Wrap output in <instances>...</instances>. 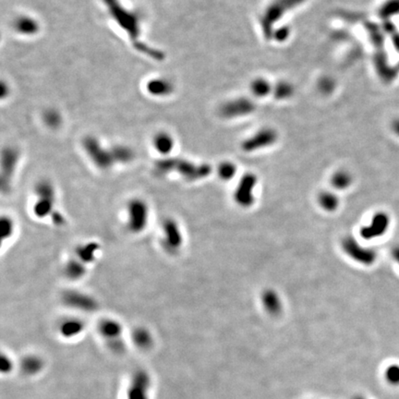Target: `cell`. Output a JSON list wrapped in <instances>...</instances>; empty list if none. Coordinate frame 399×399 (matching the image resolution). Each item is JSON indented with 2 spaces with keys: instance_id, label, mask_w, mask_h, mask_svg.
Returning <instances> with one entry per match:
<instances>
[{
  "instance_id": "6",
  "label": "cell",
  "mask_w": 399,
  "mask_h": 399,
  "mask_svg": "<svg viewBox=\"0 0 399 399\" xmlns=\"http://www.w3.org/2000/svg\"><path fill=\"white\" fill-rule=\"evenodd\" d=\"M97 333L106 346L115 353H123L126 349L124 327L113 317H104L97 325Z\"/></svg>"
},
{
  "instance_id": "37",
  "label": "cell",
  "mask_w": 399,
  "mask_h": 399,
  "mask_svg": "<svg viewBox=\"0 0 399 399\" xmlns=\"http://www.w3.org/2000/svg\"><path fill=\"white\" fill-rule=\"evenodd\" d=\"M288 33H289L288 29L283 28V29L278 30L277 32H275V36H276L275 38H277L279 41H283L284 39H285L286 37L288 36Z\"/></svg>"
},
{
  "instance_id": "28",
  "label": "cell",
  "mask_w": 399,
  "mask_h": 399,
  "mask_svg": "<svg viewBox=\"0 0 399 399\" xmlns=\"http://www.w3.org/2000/svg\"><path fill=\"white\" fill-rule=\"evenodd\" d=\"M318 203L326 212H335L338 208L340 201L337 195L331 191H323L318 196Z\"/></svg>"
},
{
  "instance_id": "20",
  "label": "cell",
  "mask_w": 399,
  "mask_h": 399,
  "mask_svg": "<svg viewBox=\"0 0 399 399\" xmlns=\"http://www.w3.org/2000/svg\"><path fill=\"white\" fill-rule=\"evenodd\" d=\"M262 305L265 311L270 315H279L283 309L282 300L278 293L273 289H265L261 297Z\"/></svg>"
},
{
  "instance_id": "19",
  "label": "cell",
  "mask_w": 399,
  "mask_h": 399,
  "mask_svg": "<svg viewBox=\"0 0 399 399\" xmlns=\"http://www.w3.org/2000/svg\"><path fill=\"white\" fill-rule=\"evenodd\" d=\"M152 147L161 158L169 157L175 148V140L168 132H157L152 141Z\"/></svg>"
},
{
  "instance_id": "5",
  "label": "cell",
  "mask_w": 399,
  "mask_h": 399,
  "mask_svg": "<svg viewBox=\"0 0 399 399\" xmlns=\"http://www.w3.org/2000/svg\"><path fill=\"white\" fill-rule=\"evenodd\" d=\"M185 243L183 229L179 221L174 217H166L160 226L159 245L168 256H176L182 250Z\"/></svg>"
},
{
  "instance_id": "29",
  "label": "cell",
  "mask_w": 399,
  "mask_h": 399,
  "mask_svg": "<svg viewBox=\"0 0 399 399\" xmlns=\"http://www.w3.org/2000/svg\"><path fill=\"white\" fill-rule=\"evenodd\" d=\"M352 183V176L347 171H337L332 176V186L336 189H347Z\"/></svg>"
},
{
  "instance_id": "13",
  "label": "cell",
  "mask_w": 399,
  "mask_h": 399,
  "mask_svg": "<svg viewBox=\"0 0 399 399\" xmlns=\"http://www.w3.org/2000/svg\"><path fill=\"white\" fill-rule=\"evenodd\" d=\"M390 226V217L383 212H378L373 215L371 222L360 230L361 236L366 241H372L384 235Z\"/></svg>"
},
{
  "instance_id": "23",
  "label": "cell",
  "mask_w": 399,
  "mask_h": 399,
  "mask_svg": "<svg viewBox=\"0 0 399 399\" xmlns=\"http://www.w3.org/2000/svg\"><path fill=\"white\" fill-rule=\"evenodd\" d=\"M14 29L21 35L31 36L36 34L39 31V23L32 17L23 15L17 18L14 21Z\"/></svg>"
},
{
  "instance_id": "22",
  "label": "cell",
  "mask_w": 399,
  "mask_h": 399,
  "mask_svg": "<svg viewBox=\"0 0 399 399\" xmlns=\"http://www.w3.org/2000/svg\"><path fill=\"white\" fill-rule=\"evenodd\" d=\"M147 92L153 96H168L174 91L173 84L165 78H155L148 82L146 85Z\"/></svg>"
},
{
  "instance_id": "39",
  "label": "cell",
  "mask_w": 399,
  "mask_h": 399,
  "mask_svg": "<svg viewBox=\"0 0 399 399\" xmlns=\"http://www.w3.org/2000/svg\"><path fill=\"white\" fill-rule=\"evenodd\" d=\"M352 399H367L365 398L364 396H362V395H357V396H355V397H353Z\"/></svg>"
},
{
  "instance_id": "38",
  "label": "cell",
  "mask_w": 399,
  "mask_h": 399,
  "mask_svg": "<svg viewBox=\"0 0 399 399\" xmlns=\"http://www.w3.org/2000/svg\"><path fill=\"white\" fill-rule=\"evenodd\" d=\"M392 256H393L394 261H395L399 265V246L393 249V251H392Z\"/></svg>"
},
{
  "instance_id": "12",
  "label": "cell",
  "mask_w": 399,
  "mask_h": 399,
  "mask_svg": "<svg viewBox=\"0 0 399 399\" xmlns=\"http://www.w3.org/2000/svg\"><path fill=\"white\" fill-rule=\"evenodd\" d=\"M257 177L252 173L245 174L237 184L234 191V201L242 208H249L254 204V189L257 184Z\"/></svg>"
},
{
  "instance_id": "7",
  "label": "cell",
  "mask_w": 399,
  "mask_h": 399,
  "mask_svg": "<svg viewBox=\"0 0 399 399\" xmlns=\"http://www.w3.org/2000/svg\"><path fill=\"white\" fill-rule=\"evenodd\" d=\"M83 147L90 161L100 170H110L116 166L111 147H105L95 137H86L83 142Z\"/></svg>"
},
{
  "instance_id": "26",
  "label": "cell",
  "mask_w": 399,
  "mask_h": 399,
  "mask_svg": "<svg viewBox=\"0 0 399 399\" xmlns=\"http://www.w3.org/2000/svg\"><path fill=\"white\" fill-rule=\"evenodd\" d=\"M116 165H126L131 163L134 158V152L132 148L126 145L117 144L111 147Z\"/></svg>"
},
{
  "instance_id": "14",
  "label": "cell",
  "mask_w": 399,
  "mask_h": 399,
  "mask_svg": "<svg viewBox=\"0 0 399 399\" xmlns=\"http://www.w3.org/2000/svg\"><path fill=\"white\" fill-rule=\"evenodd\" d=\"M86 324L79 316H68L59 321L58 333L65 340H73L85 331Z\"/></svg>"
},
{
  "instance_id": "8",
  "label": "cell",
  "mask_w": 399,
  "mask_h": 399,
  "mask_svg": "<svg viewBox=\"0 0 399 399\" xmlns=\"http://www.w3.org/2000/svg\"><path fill=\"white\" fill-rule=\"evenodd\" d=\"M61 301L68 309L82 313L95 312L99 306L94 296L76 289H68L63 292Z\"/></svg>"
},
{
  "instance_id": "1",
  "label": "cell",
  "mask_w": 399,
  "mask_h": 399,
  "mask_svg": "<svg viewBox=\"0 0 399 399\" xmlns=\"http://www.w3.org/2000/svg\"><path fill=\"white\" fill-rule=\"evenodd\" d=\"M32 200V216L38 220H51L56 226L66 224V217L58 210V190L56 186L49 179H40L33 187Z\"/></svg>"
},
{
  "instance_id": "3",
  "label": "cell",
  "mask_w": 399,
  "mask_h": 399,
  "mask_svg": "<svg viewBox=\"0 0 399 399\" xmlns=\"http://www.w3.org/2000/svg\"><path fill=\"white\" fill-rule=\"evenodd\" d=\"M123 220L127 231L133 236H140L147 230L151 221V206L142 197H132L127 201Z\"/></svg>"
},
{
  "instance_id": "24",
  "label": "cell",
  "mask_w": 399,
  "mask_h": 399,
  "mask_svg": "<svg viewBox=\"0 0 399 399\" xmlns=\"http://www.w3.org/2000/svg\"><path fill=\"white\" fill-rule=\"evenodd\" d=\"M252 110V103L247 100H237L223 108V114L226 116L245 115Z\"/></svg>"
},
{
  "instance_id": "9",
  "label": "cell",
  "mask_w": 399,
  "mask_h": 399,
  "mask_svg": "<svg viewBox=\"0 0 399 399\" xmlns=\"http://www.w3.org/2000/svg\"><path fill=\"white\" fill-rule=\"evenodd\" d=\"M341 247L348 257L363 265H372L377 259V253L373 249L363 246L353 236L344 237L342 240Z\"/></svg>"
},
{
  "instance_id": "27",
  "label": "cell",
  "mask_w": 399,
  "mask_h": 399,
  "mask_svg": "<svg viewBox=\"0 0 399 399\" xmlns=\"http://www.w3.org/2000/svg\"><path fill=\"white\" fill-rule=\"evenodd\" d=\"M0 227H1L2 244H4L6 242H10L15 235L16 223L11 216L2 215Z\"/></svg>"
},
{
  "instance_id": "35",
  "label": "cell",
  "mask_w": 399,
  "mask_h": 399,
  "mask_svg": "<svg viewBox=\"0 0 399 399\" xmlns=\"http://www.w3.org/2000/svg\"><path fill=\"white\" fill-rule=\"evenodd\" d=\"M13 369V362L11 357L5 354L1 357V372L3 373H10Z\"/></svg>"
},
{
  "instance_id": "30",
  "label": "cell",
  "mask_w": 399,
  "mask_h": 399,
  "mask_svg": "<svg viewBox=\"0 0 399 399\" xmlns=\"http://www.w3.org/2000/svg\"><path fill=\"white\" fill-rule=\"evenodd\" d=\"M217 173L221 179L230 180L234 178L236 173V166L231 162H223L219 165Z\"/></svg>"
},
{
  "instance_id": "2",
  "label": "cell",
  "mask_w": 399,
  "mask_h": 399,
  "mask_svg": "<svg viewBox=\"0 0 399 399\" xmlns=\"http://www.w3.org/2000/svg\"><path fill=\"white\" fill-rule=\"evenodd\" d=\"M154 170L161 176L177 174L188 182H196L210 175L212 168L207 164H196L181 158H160L154 164Z\"/></svg>"
},
{
  "instance_id": "25",
  "label": "cell",
  "mask_w": 399,
  "mask_h": 399,
  "mask_svg": "<svg viewBox=\"0 0 399 399\" xmlns=\"http://www.w3.org/2000/svg\"><path fill=\"white\" fill-rule=\"evenodd\" d=\"M45 363L37 355H29L21 362V369L27 375H35L42 371Z\"/></svg>"
},
{
  "instance_id": "36",
  "label": "cell",
  "mask_w": 399,
  "mask_h": 399,
  "mask_svg": "<svg viewBox=\"0 0 399 399\" xmlns=\"http://www.w3.org/2000/svg\"><path fill=\"white\" fill-rule=\"evenodd\" d=\"M291 92H292V88L289 86V84H279L278 87L276 89V96H278L280 98L288 97V95H290Z\"/></svg>"
},
{
  "instance_id": "15",
  "label": "cell",
  "mask_w": 399,
  "mask_h": 399,
  "mask_svg": "<svg viewBox=\"0 0 399 399\" xmlns=\"http://www.w3.org/2000/svg\"><path fill=\"white\" fill-rule=\"evenodd\" d=\"M101 251L102 246L99 242L88 241L77 245L74 249L71 256L76 258L79 262L90 268L98 260Z\"/></svg>"
},
{
  "instance_id": "16",
  "label": "cell",
  "mask_w": 399,
  "mask_h": 399,
  "mask_svg": "<svg viewBox=\"0 0 399 399\" xmlns=\"http://www.w3.org/2000/svg\"><path fill=\"white\" fill-rule=\"evenodd\" d=\"M90 268L73 256H69L64 263L62 272L65 278L70 282H79L89 273Z\"/></svg>"
},
{
  "instance_id": "10",
  "label": "cell",
  "mask_w": 399,
  "mask_h": 399,
  "mask_svg": "<svg viewBox=\"0 0 399 399\" xmlns=\"http://www.w3.org/2000/svg\"><path fill=\"white\" fill-rule=\"evenodd\" d=\"M20 153L15 148L8 147L1 155V189L3 192L10 191L14 175L19 163Z\"/></svg>"
},
{
  "instance_id": "17",
  "label": "cell",
  "mask_w": 399,
  "mask_h": 399,
  "mask_svg": "<svg viewBox=\"0 0 399 399\" xmlns=\"http://www.w3.org/2000/svg\"><path fill=\"white\" fill-rule=\"evenodd\" d=\"M301 1L302 0H278L276 3L271 6L267 12L265 13V16L263 20L264 32L268 33L271 31V24L273 23V21L278 20L287 9L299 4Z\"/></svg>"
},
{
  "instance_id": "18",
  "label": "cell",
  "mask_w": 399,
  "mask_h": 399,
  "mask_svg": "<svg viewBox=\"0 0 399 399\" xmlns=\"http://www.w3.org/2000/svg\"><path fill=\"white\" fill-rule=\"evenodd\" d=\"M276 140V134L275 132L270 130H265L263 132H260L256 135L250 138L246 142H243L242 149L246 152H253L263 147H266Z\"/></svg>"
},
{
  "instance_id": "4",
  "label": "cell",
  "mask_w": 399,
  "mask_h": 399,
  "mask_svg": "<svg viewBox=\"0 0 399 399\" xmlns=\"http://www.w3.org/2000/svg\"><path fill=\"white\" fill-rule=\"evenodd\" d=\"M112 20L132 40H136L141 33V17L121 4L119 0H103Z\"/></svg>"
},
{
  "instance_id": "33",
  "label": "cell",
  "mask_w": 399,
  "mask_h": 399,
  "mask_svg": "<svg viewBox=\"0 0 399 399\" xmlns=\"http://www.w3.org/2000/svg\"><path fill=\"white\" fill-rule=\"evenodd\" d=\"M385 376H386V379L388 380L389 383H393V384L398 383L399 367L395 366V365L390 366V367L387 369L386 373H385Z\"/></svg>"
},
{
  "instance_id": "34",
  "label": "cell",
  "mask_w": 399,
  "mask_h": 399,
  "mask_svg": "<svg viewBox=\"0 0 399 399\" xmlns=\"http://www.w3.org/2000/svg\"><path fill=\"white\" fill-rule=\"evenodd\" d=\"M136 48L139 51H141V52L142 53H145L147 56L149 55L150 57H152V58H163L162 53L159 52L157 50H154V49H151V48H148L147 46H145L144 44H142V43H141V44H137Z\"/></svg>"
},
{
  "instance_id": "21",
  "label": "cell",
  "mask_w": 399,
  "mask_h": 399,
  "mask_svg": "<svg viewBox=\"0 0 399 399\" xmlns=\"http://www.w3.org/2000/svg\"><path fill=\"white\" fill-rule=\"evenodd\" d=\"M132 341L138 348L142 350H147L153 346L154 338L152 332L145 326H138L132 331Z\"/></svg>"
},
{
  "instance_id": "31",
  "label": "cell",
  "mask_w": 399,
  "mask_h": 399,
  "mask_svg": "<svg viewBox=\"0 0 399 399\" xmlns=\"http://www.w3.org/2000/svg\"><path fill=\"white\" fill-rule=\"evenodd\" d=\"M44 121H45V123L48 127H50L52 129H56L61 123V116L59 115L58 111L54 110V109H49V110H47L45 112Z\"/></svg>"
},
{
  "instance_id": "32",
  "label": "cell",
  "mask_w": 399,
  "mask_h": 399,
  "mask_svg": "<svg viewBox=\"0 0 399 399\" xmlns=\"http://www.w3.org/2000/svg\"><path fill=\"white\" fill-rule=\"evenodd\" d=\"M252 90L254 95L263 96L270 92V85L264 79H257L252 84Z\"/></svg>"
},
{
  "instance_id": "11",
  "label": "cell",
  "mask_w": 399,
  "mask_h": 399,
  "mask_svg": "<svg viewBox=\"0 0 399 399\" xmlns=\"http://www.w3.org/2000/svg\"><path fill=\"white\" fill-rule=\"evenodd\" d=\"M152 378L144 370H139L131 378L127 388L126 399H151Z\"/></svg>"
}]
</instances>
